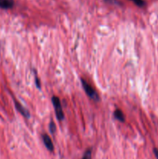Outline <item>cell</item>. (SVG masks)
I'll use <instances>...</instances> for the list:
<instances>
[{"mask_svg":"<svg viewBox=\"0 0 158 159\" xmlns=\"http://www.w3.org/2000/svg\"><path fill=\"white\" fill-rule=\"evenodd\" d=\"M154 155H155V156H156L157 159H158V149L154 148Z\"/></svg>","mask_w":158,"mask_h":159,"instance_id":"cell-11","label":"cell"},{"mask_svg":"<svg viewBox=\"0 0 158 159\" xmlns=\"http://www.w3.org/2000/svg\"><path fill=\"white\" fill-rule=\"evenodd\" d=\"M49 129H50V130H51V132L52 133H54V132H55L56 126H55V124H54V123H53V122H51V123H50V125H49Z\"/></svg>","mask_w":158,"mask_h":159,"instance_id":"cell-9","label":"cell"},{"mask_svg":"<svg viewBox=\"0 0 158 159\" xmlns=\"http://www.w3.org/2000/svg\"><path fill=\"white\" fill-rule=\"evenodd\" d=\"M42 138H43V143H44V145L46 146L47 150H49L50 151H53V142H52L51 139V138H50L49 136L47 135V134H43Z\"/></svg>","mask_w":158,"mask_h":159,"instance_id":"cell-3","label":"cell"},{"mask_svg":"<svg viewBox=\"0 0 158 159\" xmlns=\"http://www.w3.org/2000/svg\"><path fill=\"white\" fill-rule=\"evenodd\" d=\"M114 116L116 120H118L120 122H124L125 121V116H124V113L121 111L120 110H115L114 112Z\"/></svg>","mask_w":158,"mask_h":159,"instance_id":"cell-6","label":"cell"},{"mask_svg":"<svg viewBox=\"0 0 158 159\" xmlns=\"http://www.w3.org/2000/svg\"><path fill=\"white\" fill-rule=\"evenodd\" d=\"M35 82H36V87L38 88H41V82L39 81V78L37 77V75H36V73L35 72Z\"/></svg>","mask_w":158,"mask_h":159,"instance_id":"cell-10","label":"cell"},{"mask_svg":"<svg viewBox=\"0 0 158 159\" xmlns=\"http://www.w3.org/2000/svg\"><path fill=\"white\" fill-rule=\"evenodd\" d=\"M81 84L83 86V88L85 91L86 94L88 95V96L92 99H93V100H95V101H98L99 99V96H98V93L93 88V87L91 85L88 84V82L83 78H81Z\"/></svg>","mask_w":158,"mask_h":159,"instance_id":"cell-1","label":"cell"},{"mask_svg":"<svg viewBox=\"0 0 158 159\" xmlns=\"http://www.w3.org/2000/svg\"><path fill=\"white\" fill-rule=\"evenodd\" d=\"M15 106H16V110H17L18 111H19L22 115H23V116H25V117L27 119L30 118V113L28 112V110H26V109H25V108H24L23 106L19 103V102L16 101Z\"/></svg>","mask_w":158,"mask_h":159,"instance_id":"cell-4","label":"cell"},{"mask_svg":"<svg viewBox=\"0 0 158 159\" xmlns=\"http://www.w3.org/2000/svg\"><path fill=\"white\" fill-rule=\"evenodd\" d=\"M131 1H132L135 4L139 7H143L145 5V2L143 0H131Z\"/></svg>","mask_w":158,"mask_h":159,"instance_id":"cell-8","label":"cell"},{"mask_svg":"<svg viewBox=\"0 0 158 159\" xmlns=\"http://www.w3.org/2000/svg\"><path fill=\"white\" fill-rule=\"evenodd\" d=\"M14 5L13 0H0V7L2 9H10Z\"/></svg>","mask_w":158,"mask_h":159,"instance_id":"cell-5","label":"cell"},{"mask_svg":"<svg viewBox=\"0 0 158 159\" xmlns=\"http://www.w3.org/2000/svg\"><path fill=\"white\" fill-rule=\"evenodd\" d=\"M52 103L55 110V114L58 120H62L64 118V114L62 110V106L60 103V99L58 96L52 97Z\"/></svg>","mask_w":158,"mask_h":159,"instance_id":"cell-2","label":"cell"},{"mask_svg":"<svg viewBox=\"0 0 158 159\" xmlns=\"http://www.w3.org/2000/svg\"><path fill=\"white\" fill-rule=\"evenodd\" d=\"M82 159H92V149H88L86 150Z\"/></svg>","mask_w":158,"mask_h":159,"instance_id":"cell-7","label":"cell"}]
</instances>
